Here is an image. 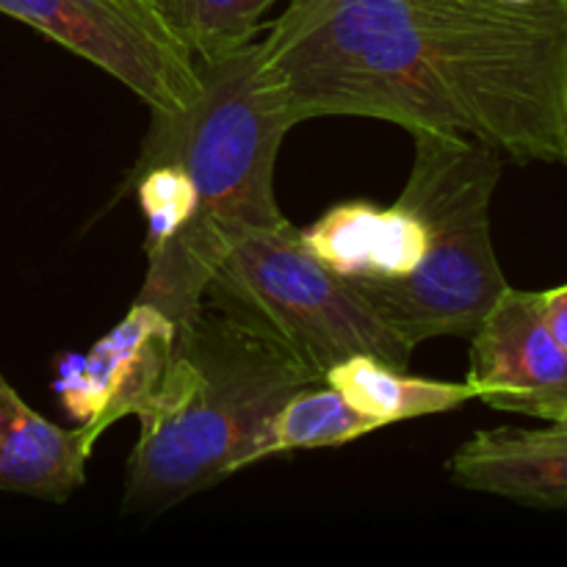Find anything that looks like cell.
<instances>
[{
  "mask_svg": "<svg viewBox=\"0 0 567 567\" xmlns=\"http://www.w3.org/2000/svg\"><path fill=\"white\" fill-rule=\"evenodd\" d=\"M199 94L181 114H153L144 158L172 161L186 177L188 216L147 252L138 302L175 324L203 305L208 282L238 241L288 221L275 197V164L291 120L258 75V39L197 61Z\"/></svg>",
  "mask_w": 567,
  "mask_h": 567,
  "instance_id": "3957f363",
  "label": "cell"
},
{
  "mask_svg": "<svg viewBox=\"0 0 567 567\" xmlns=\"http://www.w3.org/2000/svg\"><path fill=\"white\" fill-rule=\"evenodd\" d=\"M194 61H214L255 42L275 0H153Z\"/></svg>",
  "mask_w": 567,
  "mask_h": 567,
  "instance_id": "5bb4252c",
  "label": "cell"
},
{
  "mask_svg": "<svg viewBox=\"0 0 567 567\" xmlns=\"http://www.w3.org/2000/svg\"><path fill=\"white\" fill-rule=\"evenodd\" d=\"M452 480L509 502L567 507V421L546 430L476 432L452 457Z\"/></svg>",
  "mask_w": 567,
  "mask_h": 567,
  "instance_id": "9c48e42d",
  "label": "cell"
},
{
  "mask_svg": "<svg viewBox=\"0 0 567 567\" xmlns=\"http://www.w3.org/2000/svg\"><path fill=\"white\" fill-rule=\"evenodd\" d=\"M465 382L496 410L567 421V349L548 332L535 291L504 288L471 336Z\"/></svg>",
  "mask_w": 567,
  "mask_h": 567,
  "instance_id": "52a82bcc",
  "label": "cell"
},
{
  "mask_svg": "<svg viewBox=\"0 0 567 567\" xmlns=\"http://www.w3.org/2000/svg\"><path fill=\"white\" fill-rule=\"evenodd\" d=\"M175 332L177 324L169 316L136 299L125 319L100 338L86 358L70 360L61 369L59 396L70 415L81 421L92 446L116 421L136 415L169 360Z\"/></svg>",
  "mask_w": 567,
  "mask_h": 567,
  "instance_id": "ba28073f",
  "label": "cell"
},
{
  "mask_svg": "<svg viewBox=\"0 0 567 567\" xmlns=\"http://www.w3.org/2000/svg\"><path fill=\"white\" fill-rule=\"evenodd\" d=\"M377 430H382L380 421L360 413L338 388H332L330 382H313L293 393L269 421L258 463L299 449L343 446Z\"/></svg>",
  "mask_w": 567,
  "mask_h": 567,
  "instance_id": "4fadbf2b",
  "label": "cell"
},
{
  "mask_svg": "<svg viewBox=\"0 0 567 567\" xmlns=\"http://www.w3.org/2000/svg\"><path fill=\"white\" fill-rule=\"evenodd\" d=\"M415 161L399 203L421 219L426 249L399 280L347 277L410 349L437 336L471 338L507 280L491 238L502 155L452 133L413 131Z\"/></svg>",
  "mask_w": 567,
  "mask_h": 567,
  "instance_id": "277c9868",
  "label": "cell"
},
{
  "mask_svg": "<svg viewBox=\"0 0 567 567\" xmlns=\"http://www.w3.org/2000/svg\"><path fill=\"white\" fill-rule=\"evenodd\" d=\"M537 299H540V316L546 321L548 332H551L559 347L567 349V286L537 293Z\"/></svg>",
  "mask_w": 567,
  "mask_h": 567,
  "instance_id": "9a60e30c",
  "label": "cell"
},
{
  "mask_svg": "<svg viewBox=\"0 0 567 567\" xmlns=\"http://www.w3.org/2000/svg\"><path fill=\"white\" fill-rule=\"evenodd\" d=\"M203 302L264 330L321 380L354 354L399 369H408L413 354L347 277L305 247L291 221L238 241L210 277Z\"/></svg>",
  "mask_w": 567,
  "mask_h": 567,
  "instance_id": "5b68a950",
  "label": "cell"
},
{
  "mask_svg": "<svg viewBox=\"0 0 567 567\" xmlns=\"http://www.w3.org/2000/svg\"><path fill=\"white\" fill-rule=\"evenodd\" d=\"M92 443L50 424L0 377V491L64 502L86 482Z\"/></svg>",
  "mask_w": 567,
  "mask_h": 567,
  "instance_id": "8fae6325",
  "label": "cell"
},
{
  "mask_svg": "<svg viewBox=\"0 0 567 567\" xmlns=\"http://www.w3.org/2000/svg\"><path fill=\"white\" fill-rule=\"evenodd\" d=\"M324 382L249 321L203 302L177 324L169 360L138 404L125 507L158 513L258 463L266 426Z\"/></svg>",
  "mask_w": 567,
  "mask_h": 567,
  "instance_id": "7a4b0ae2",
  "label": "cell"
},
{
  "mask_svg": "<svg viewBox=\"0 0 567 567\" xmlns=\"http://www.w3.org/2000/svg\"><path fill=\"white\" fill-rule=\"evenodd\" d=\"M258 75L291 125L371 116L567 166L565 0H291Z\"/></svg>",
  "mask_w": 567,
  "mask_h": 567,
  "instance_id": "6da1fadb",
  "label": "cell"
},
{
  "mask_svg": "<svg viewBox=\"0 0 567 567\" xmlns=\"http://www.w3.org/2000/svg\"><path fill=\"white\" fill-rule=\"evenodd\" d=\"M565 3H567V0H565Z\"/></svg>",
  "mask_w": 567,
  "mask_h": 567,
  "instance_id": "2e32d148",
  "label": "cell"
},
{
  "mask_svg": "<svg viewBox=\"0 0 567 567\" xmlns=\"http://www.w3.org/2000/svg\"><path fill=\"white\" fill-rule=\"evenodd\" d=\"M324 382L347 396L360 413L382 426L424 415L452 413L474 399L468 382H441L408 374V369L385 363L371 354H354L327 371Z\"/></svg>",
  "mask_w": 567,
  "mask_h": 567,
  "instance_id": "7c38bea8",
  "label": "cell"
},
{
  "mask_svg": "<svg viewBox=\"0 0 567 567\" xmlns=\"http://www.w3.org/2000/svg\"><path fill=\"white\" fill-rule=\"evenodd\" d=\"M0 11L109 72L153 114H181L203 86L153 0H0Z\"/></svg>",
  "mask_w": 567,
  "mask_h": 567,
  "instance_id": "8992f818",
  "label": "cell"
},
{
  "mask_svg": "<svg viewBox=\"0 0 567 567\" xmlns=\"http://www.w3.org/2000/svg\"><path fill=\"white\" fill-rule=\"evenodd\" d=\"M302 244L341 277L399 280L421 264L426 233L419 216L396 199L393 208L343 203L299 230Z\"/></svg>",
  "mask_w": 567,
  "mask_h": 567,
  "instance_id": "30bf717a",
  "label": "cell"
}]
</instances>
